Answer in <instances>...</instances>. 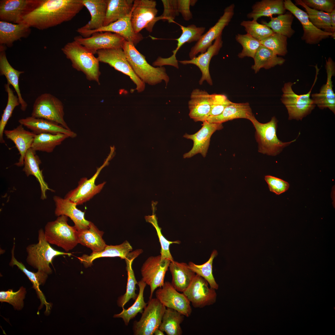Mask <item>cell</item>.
<instances>
[{
	"label": "cell",
	"instance_id": "cell-6",
	"mask_svg": "<svg viewBox=\"0 0 335 335\" xmlns=\"http://www.w3.org/2000/svg\"><path fill=\"white\" fill-rule=\"evenodd\" d=\"M27 255L26 261L28 264L38 270L44 272L48 275L52 270L50 266L54 258L59 255L70 256L71 253L60 252L55 249L45 239L44 230L38 231V242L29 244L26 248Z\"/></svg>",
	"mask_w": 335,
	"mask_h": 335
},
{
	"label": "cell",
	"instance_id": "cell-3",
	"mask_svg": "<svg viewBox=\"0 0 335 335\" xmlns=\"http://www.w3.org/2000/svg\"><path fill=\"white\" fill-rule=\"evenodd\" d=\"M248 120L255 129V137L258 145V151L261 154L275 156L285 147L295 141L297 138L287 142L280 141L276 135L278 121L275 116L266 123L259 122L253 114Z\"/></svg>",
	"mask_w": 335,
	"mask_h": 335
},
{
	"label": "cell",
	"instance_id": "cell-17",
	"mask_svg": "<svg viewBox=\"0 0 335 335\" xmlns=\"http://www.w3.org/2000/svg\"><path fill=\"white\" fill-rule=\"evenodd\" d=\"M112 153L110 152L109 156L103 164L97 168L96 172L92 177L89 179L86 177L81 178L78 182L77 187L69 192L65 198L74 202L77 205H80L89 200L94 196L100 193L103 187L105 182L96 185L95 181L102 169L108 163Z\"/></svg>",
	"mask_w": 335,
	"mask_h": 335
},
{
	"label": "cell",
	"instance_id": "cell-36",
	"mask_svg": "<svg viewBox=\"0 0 335 335\" xmlns=\"http://www.w3.org/2000/svg\"><path fill=\"white\" fill-rule=\"evenodd\" d=\"M253 115L248 103L232 102L224 109L221 114L209 116L206 121L211 123H222L237 118H243L248 120Z\"/></svg>",
	"mask_w": 335,
	"mask_h": 335
},
{
	"label": "cell",
	"instance_id": "cell-2",
	"mask_svg": "<svg viewBox=\"0 0 335 335\" xmlns=\"http://www.w3.org/2000/svg\"><path fill=\"white\" fill-rule=\"evenodd\" d=\"M122 49L134 72L144 83L154 85L164 81L167 85L169 78L164 67L150 65L131 42L125 40Z\"/></svg>",
	"mask_w": 335,
	"mask_h": 335
},
{
	"label": "cell",
	"instance_id": "cell-43",
	"mask_svg": "<svg viewBox=\"0 0 335 335\" xmlns=\"http://www.w3.org/2000/svg\"><path fill=\"white\" fill-rule=\"evenodd\" d=\"M185 316L175 310L167 308L159 328L168 335H181L183 332L180 324Z\"/></svg>",
	"mask_w": 335,
	"mask_h": 335
},
{
	"label": "cell",
	"instance_id": "cell-50",
	"mask_svg": "<svg viewBox=\"0 0 335 335\" xmlns=\"http://www.w3.org/2000/svg\"><path fill=\"white\" fill-rule=\"evenodd\" d=\"M237 42L242 46L243 49L238 54V57L243 58L245 57L254 59L255 55L261 45L260 41L257 40L248 34H237L235 37Z\"/></svg>",
	"mask_w": 335,
	"mask_h": 335
},
{
	"label": "cell",
	"instance_id": "cell-20",
	"mask_svg": "<svg viewBox=\"0 0 335 335\" xmlns=\"http://www.w3.org/2000/svg\"><path fill=\"white\" fill-rule=\"evenodd\" d=\"M109 25L94 30H83L78 28L77 32L82 37L87 38L96 32H108L118 34L123 37L126 41L136 45L143 38L140 33L134 31L131 21V14Z\"/></svg>",
	"mask_w": 335,
	"mask_h": 335
},
{
	"label": "cell",
	"instance_id": "cell-11",
	"mask_svg": "<svg viewBox=\"0 0 335 335\" xmlns=\"http://www.w3.org/2000/svg\"><path fill=\"white\" fill-rule=\"evenodd\" d=\"M96 54L99 62L108 64L116 70L129 76L136 84V89L138 92H141L144 90L145 83L134 72L122 48L100 50Z\"/></svg>",
	"mask_w": 335,
	"mask_h": 335
},
{
	"label": "cell",
	"instance_id": "cell-60",
	"mask_svg": "<svg viewBox=\"0 0 335 335\" xmlns=\"http://www.w3.org/2000/svg\"><path fill=\"white\" fill-rule=\"evenodd\" d=\"M154 334L155 335H164L163 332L158 328L156 329L154 332Z\"/></svg>",
	"mask_w": 335,
	"mask_h": 335
},
{
	"label": "cell",
	"instance_id": "cell-18",
	"mask_svg": "<svg viewBox=\"0 0 335 335\" xmlns=\"http://www.w3.org/2000/svg\"><path fill=\"white\" fill-rule=\"evenodd\" d=\"M155 296L166 307L175 310L186 317L191 315L192 310L190 302L183 293H180L173 287L171 283L164 282L163 286L156 290Z\"/></svg>",
	"mask_w": 335,
	"mask_h": 335
},
{
	"label": "cell",
	"instance_id": "cell-58",
	"mask_svg": "<svg viewBox=\"0 0 335 335\" xmlns=\"http://www.w3.org/2000/svg\"><path fill=\"white\" fill-rule=\"evenodd\" d=\"M177 6L178 12L181 13L183 19L188 21L192 18V15L190 10L191 0H177Z\"/></svg>",
	"mask_w": 335,
	"mask_h": 335
},
{
	"label": "cell",
	"instance_id": "cell-54",
	"mask_svg": "<svg viewBox=\"0 0 335 335\" xmlns=\"http://www.w3.org/2000/svg\"><path fill=\"white\" fill-rule=\"evenodd\" d=\"M232 102L223 94L211 95V109L209 116H215L221 114L224 109Z\"/></svg>",
	"mask_w": 335,
	"mask_h": 335
},
{
	"label": "cell",
	"instance_id": "cell-9",
	"mask_svg": "<svg viewBox=\"0 0 335 335\" xmlns=\"http://www.w3.org/2000/svg\"><path fill=\"white\" fill-rule=\"evenodd\" d=\"M166 309L156 298L149 299L139 320L133 323L135 335H152L159 328Z\"/></svg>",
	"mask_w": 335,
	"mask_h": 335
},
{
	"label": "cell",
	"instance_id": "cell-49",
	"mask_svg": "<svg viewBox=\"0 0 335 335\" xmlns=\"http://www.w3.org/2000/svg\"><path fill=\"white\" fill-rule=\"evenodd\" d=\"M288 38L274 33L260 41L261 45L270 50L277 55L284 56L287 53Z\"/></svg>",
	"mask_w": 335,
	"mask_h": 335
},
{
	"label": "cell",
	"instance_id": "cell-46",
	"mask_svg": "<svg viewBox=\"0 0 335 335\" xmlns=\"http://www.w3.org/2000/svg\"><path fill=\"white\" fill-rule=\"evenodd\" d=\"M295 2L296 5H300L305 8L310 20L316 27L326 32L333 33L329 13L311 9L306 5L302 0H295Z\"/></svg>",
	"mask_w": 335,
	"mask_h": 335
},
{
	"label": "cell",
	"instance_id": "cell-25",
	"mask_svg": "<svg viewBox=\"0 0 335 335\" xmlns=\"http://www.w3.org/2000/svg\"><path fill=\"white\" fill-rule=\"evenodd\" d=\"M15 241L14 239L13 245L11 251V258L9 265L12 267L14 266H16L18 269L27 277L32 283L33 288L35 289L38 298L40 301L41 304L38 310L41 309L43 306L45 305L46 307L45 313L48 314L51 310V305L46 301L45 296L39 288L40 285H43L45 284L48 278V275L40 270H38L36 272L30 271L26 268L22 262L17 261L14 255Z\"/></svg>",
	"mask_w": 335,
	"mask_h": 335
},
{
	"label": "cell",
	"instance_id": "cell-13",
	"mask_svg": "<svg viewBox=\"0 0 335 335\" xmlns=\"http://www.w3.org/2000/svg\"><path fill=\"white\" fill-rule=\"evenodd\" d=\"M284 4L286 10L292 13L300 22L303 30L301 39L306 43L316 44L330 37L335 38V33L328 32L317 28L310 20L307 13L297 7L291 0H284Z\"/></svg>",
	"mask_w": 335,
	"mask_h": 335
},
{
	"label": "cell",
	"instance_id": "cell-15",
	"mask_svg": "<svg viewBox=\"0 0 335 335\" xmlns=\"http://www.w3.org/2000/svg\"><path fill=\"white\" fill-rule=\"evenodd\" d=\"M234 4H231L224 9L223 15L215 25L203 34L196 44L192 47L189 53L191 59L196 56L199 53L206 52L212 45L213 41L222 35L224 28L227 26L234 14Z\"/></svg>",
	"mask_w": 335,
	"mask_h": 335
},
{
	"label": "cell",
	"instance_id": "cell-38",
	"mask_svg": "<svg viewBox=\"0 0 335 335\" xmlns=\"http://www.w3.org/2000/svg\"><path fill=\"white\" fill-rule=\"evenodd\" d=\"M252 8V11L248 14L247 17L256 20L263 16L284 14L286 10L283 0H262L256 2Z\"/></svg>",
	"mask_w": 335,
	"mask_h": 335
},
{
	"label": "cell",
	"instance_id": "cell-7",
	"mask_svg": "<svg viewBox=\"0 0 335 335\" xmlns=\"http://www.w3.org/2000/svg\"><path fill=\"white\" fill-rule=\"evenodd\" d=\"M68 217L61 215L56 220L48 222L44 230L45 239L49 243L60 247L67 252L78 243V231L74 226L68 224Z\"/></svg>",
	"mask_w": 335,
	"mask_h": 335
},
{
	"label": "cell",
	"instance_id": "cell-27",
	"mask_svg": "<svg viewBox=\"0 0 335 335\" xmlns=\"http://www.w3.org/2000/svg\"><path fill=\"white\" fill-rule=\"evenodd\" d=\"M18 122L36 135L43 133L52 134L60 133L66 134L72 138L77 136L76 134L71 130L67 129L57 123L43 118L31 116L20 119Z\"/></svg>",
	"mask_w": 335,
	"mask_h": 335
},
{
	"label": "cell",
	"instance_id": "cell-53",
	"mask_svg": "<svg viewBox=\"0 0 335 335\" xmlns=\"http://www.w3.org/2000/svg\"><path fill=\"white\" fill-rule=\"evenodd\" d=\"M146 219L147 221L153 225L156 230L161 247L160 256L161 258L167 259L171 261H173L174 259L170 252V245L173 243L179 244L180 243V241L178 240L170 241L165 238L162 233L161 228L158 225L155 216H153L146 217Z\"/></svg>",
	"mask_w": 335,
	"mask_h": 335
},
{
	"label": "cell",
	"instance_id": "cell-14",
	"mask_svg": "<svg viewBox=\"0 0 335 335\" xmlns=\"http://www.w3.org/2000/svg\"><path fill=\"white\" fill-rule=\"evenodd\" d=\"M182 293L196 308H202L213 305L217 300L215 289L211 287L205 279L197 274L189 287Z\"/></svg>",
	"mask_w": 335,
	"mask_h": 335
},
{
	"label": "cell",
	"instance_id": "cell-26",
	"mask_svg": "<svg viewBox=\"0 0 335 335\" xmlns=\"http://www.w3.org/2000/svg\"><path fill=\"white\" fill-rule=\"evenodd\" d=\"M53 200L56 205L55 213L56 216L64 215L69 217L74 222L78 231L88 227L90 221L85 219V212L78 209L76 203L69 199L57 196H54Z\"/></svg>",
	"mask_w": 335,
	"mask_h": 335
},
{
	"label": "cell",
	"instance_id": "cell-32",
	"mask_svg": "<svg viewBox=\"0 0 335 335\" xmlns=\"http://www.w3.org/2000/svg\"><path fill=\"white\" fill-rule=\"evenodd\" d=\"M30 28L24 23L13 24L0 21V45L11 47L15 42L28 37Z\"/></svg>",
	"mask_w": 335,
	"mask_h": 335
},
{
	"label": "cell",
	"instance_id": "cell-30",
	"mask_svg": "<svg viewBox=\"0 0 335 335\" xmlns=\"http://www.w3.org/2000/svg\"><path fill=\"white\" fill-rule=\"evenodd\" d=\"M6 46H0V74L4 76L7 83L12 85L17 93L20 105V109L25 111L27 109L28 105L23 98L19 86V77L24 72L15 69L10 64L7 57L5 50Z\"/></svg>",
	"mask_w": 335,
	"mask_h": 335
},
{
	"label": "cell",
	"instance_id": "cell-12",
	"mask_svg": "<svg viewBox=\"0 0 335 335\" xmlns=\"http://www.w3.org/2000/svg\"><path fill=\"white\" fill-rule=\"evenodd\" d=\"M171 262L168 259H162L159 255L149 257L142 266V279L150 288V299L152 298L155 290L163 285L165 275Z\"/></svg>",
	"mask_w": 335,
	"mask_h": 335
},
{
	"label": "cell",
	"instance_id": "cell-48",
	"mask_svg": "<svg viewBox=\"0 0 335 335\" xmlns=\"http://www.w3.org/2000/svg\"><path fill=\"white\" fill-rule=\"evenodd\" d=\"M10 85L8 83L4 85L5 91L7 94L8 98L6 106L3 111L0 121V142L2 144L5 143L3 135L7 123L11 117L15 108L20 105L17 96L14 94Z\"/></svg>",
	"mask_w": 335,
	"mask_h": 335
},
{
	"label": "cell",
	"instance_id": "cell-51",
	"mask_svg": "<svg viewBox=\"0 0 335 335\" xmlns=\"http://www.w3.org/2000/svg\"><path fill=\"white\" fill-rule=\"evenodd\" d=\"M240 25L244 28L247 34L260 41L274 33L270 28L256 20H243Z\"/></svg>",
	"mask_w": 335,
	"mask_h": 335
},
{
	"label": "cell",
	"instance_id": "cell-56",
	"mask_svg": "<svg viewBox=\"0 0 335 335\" xmlns=\"http://www.w3.org/2000/svg\"><path fill=\"white\" fill-rule=\"evenodd\" d=\"M163 6V11L160 17L161 20H167L169 23L173 22L176 16H178V12L177 0H162Z\"/></svg>",
	"mask_w": 335,
	"mask_h": 335
},
{
	"label": "cell",
	"instance_id": "cell-19",
	"mask_svg": "<svg viewBox=\"0 0 335 335\" xmlns=\"http://www.w3.org/2000/svg\"><path fill=\"white\" fill-rule=\"evenodd\" d=\"M74 40L95 54L100 50L122 48L126 40L118 34L106 32L95 33L87 38L81 35L76 36Z\"/></svg>",
	"mask_w": 335,
	"mask_h": 335
},
{
	"label": "cell",
	"instance_id": "cell-5",
	"mask_svg": "<svg viewBox=\"0 0 335 335\" xmlns=\"http://www.w3.org/2000/svg\"><path fill=\"white\" fill-rule=\"evenodd\" d=\"M316 75L314 83L310 90L307 93L298 95L293 91L292 87L296 83H285L282 88L283 94L281 99L282 102L286 107L289 120H302L310 114L316 105L310 98L311 92L317 79L319 69L315 66Z\"/></svg>",
	"mask_w": 335,
	"mask_h": 335
},
{
	"label": "cell",
	"instance_id": "cell-47",
	"mask_svg": "<svg viewBox=\"0 0 335 335\" xmlns=\"http://www.w3.org/2000/svg\"><path fill=\"white\" fill-rule=\"evenodd\" d=\"M218 254L216 250H214L211 253L209 260L206 262L200 265H196L192 262L188 264L189 268L197 274L204 278L208 283L210 286L218 289V284L216 282L212 274V263L213 259Z\"/></svg>",
	"mask_w": 335,
	"mask_h": 335
},
{
	"label": "cell",
	"instance_id": "cell-55",
	"mask_svg": "<svg viewBox=\"0 0 335 335\" xmlns=\"http://www.w3.org/2000/svg\"><path fill=\"white\" fill-rule=\"evenodd\" d=\"M265 179L270 191L277 195L285 192L289 187V184L287 182L275 176L267 175L265 176Z\"/></svg>",
	"mask_w": 335,
	"mask_h": 335
},
{
	"label": "cell",
	"instance_id": "cell-44",
	"mask_svg": "<svg viewBox=\"0 0 335 335\" xmlns=\"http://www.w3.org/2000/svg\"><path fill=\"white\" fill-rule=\"evenodd\" d=\"M137 284L139 288V293L133 304L127 309L123 308L120 313L114 316V318H122L126 325H127L130 320L135 318L138 313L142 314L147 304L144 301L143 296L146 284L141 279L138 282Z\"/></svg>",
	"mask_w": 335,
	"mask_h": 335
},
{
	"label": "cell",
	"instance_id": "cell-22",
	"mask_svg": "<svg viewBox=\"0 0 335 335\" xmlns=\"http://www.w3.org/2000/svg\"><path fill=\"white\" fill-rule=\"evenodd\" d=\"M325 67L327 74L326 83L322 86L319 93L311 94V99L319 109L328 108L335 114V94L333 89L332 78L335 75V66L334 61L330 57L326 60Z\"/></svg>",
	"mask_w": 335,
	"mask_h": 335
},
{
	"label": "cell",
	"instance_id": "cell-16",
	"mask_svg": "<svg viewBox=\"0 0 335 335\" xmlns=\"http://www.w3.org/2000/svg\"><path fill=\"white\" fill-rule=\"evenodd\" d=\"M42 1L0 0V21L13 24L22 23L23 17L36 8Z\"/></svg>",
	"mask_w": 335,
	"mask_h": 335
},
{
	"label": "cell",
	"instance_id": "cell-8",
	"mask_svg": "<svg viewBox=\"0 0 335 335\" xmlns=\"http://www.w3.org/2000/svg\"><path fill=\"white\" fill-rule=\"evenodd\" d=\"M31 116L46 119L71 130L64 118V107L62 102L49 93H44L35 100Z\"/></svg>",
	"mask_w": 335,
	"mask_h": 335
},
{
	"label": "cell",
	"instance_id": "cell-29",
	"mask_svg": "<svg viewBox=\"0 0 335 335\" xmlns=\"http://www.w3.org/2000/svg\"><path fill=\"white\" fill-rule=\"evenodd\" d=\"M20 124L11 130H4V134L7 138L15 144L20 155L19 161L15 163L18 167L24 165L25 156L27 151L31 148L36 134L26 130Z\"/></svg>",
	"mask_w": 335,
	"mask_h": 335
},
{
	"label": "cell",
	"instance_id": "cell-1",
	"mask_svg": "<svg viewBox=\"0 0 335 335\" xmlns=\"http://www.w3.org/2000/svg\"><path fill=\"white\" fill-rule=\"evenodd\" d=\"M84 7L82 0H42L22 23L44 30L71 20Z\"/></svg>",
	"mask_w": 335,
	"mask_h": 335
},
{
	"label": "cell",
	"instance_id": "cell-31",
	"mask_svg": "<svg viewBox=\"0 0 335 335\" xmlns=\"http://www.w3.org/2000/svg\"><path fill=\"white\" fill-rule=\"evenodd\" d=\"M132 250V246L126 240L119 245H107L101 252H92L90 255L85 254L78 258L87 268L91 266L93 261L100 257H119L125 260Z\"/></svg>",
	"mask_w": 335,
	"mask_h": 335
},
{
	"label": "cell",
	"instance_id": "cell-42",
	"mask_svg": "<svg viewBox=\"0 0 335 335\" xmlns=\"http://www.w3.org/2000/svg\"><path fill=\"white\" fill-rule=\"evenodd\" d=\"M69 136L67 135L60 133H43L36 135L31 148L35 151L50 153L53 151L56 146L61 144Z\"/></svg>",
	"mask_w": 335,
	"mask_h": 335
},
{
	"label": "cell",
	"instance_id": "cell-45",
	"mask_svg": "<svg viewBox=\"0 0 335 335\" xmlns=\"http://www.w3.org/2000/svg\"><path fill=\"white\" fill-rule=\"evenodd\" d=\"M293 18V15L289 11L276 17L271 18L268 22L262 21L261 23L271 29L274 33L290 38L295 33V31L292 28Z\"/></svg>",
	"mask_w": 335,
	"mask_h": 335
},
{
	"label": "cell",
	"instance_id": "cell-35",
	"mask_svg": "<svg viewBox=\"0 0 335 335\" xmlns=\"http://www.w3.org/2000/svg\"><path fill=\"white\" fill-rule=\"evenodd\" d=\"M83 4L89 12L91 20L79 28L83 30H94L103 26L107 7V0H82Z\"/></svg>",
	"mask_w": 335,
	"mask_h": 335
},
{
	"label": "cell",
	"instance_id": "cell-37",
	"mask_svg": "<svg viewBox=\"0 0 335 335\" xmlns=\"http://www.w3.org/2000/svg\"><path fill=\"white\" fill-rule=\"evenodd\" d=\"M142 252V249H138L130 252L125 259L127 274L126 290L124 294L119 297L117 301L118 306L123 308L130 299H132L135 301L137 297L138 294L136 293L135 292L137 290L136 285L138 284V282L132 269V264L134 259Z\"/></svg>",
	"mask_w": 335,
	"mask_h": 335
},
{
	"label": "cell",
	"instance_id": "cell-33",
	"mask_svg": "<svg viewBox=\"0 0 335 335\" xmlns=\"http://www.w3.org/2000/svg\"><path fill=\"white\" fill-rule=\"evenodd\" d=\"M36 151L31 148L25 153L24 160V167L23 170L27 176L32 175L34 176L39 183L41 190V199L44 200L47 198L46 193L47 190L51 191L47 183L45 181L40 170L39 165L41 162L39 157L36 154Z\"/></svg>",
	"mask_w": 335,
	"mask_h": 335
},
{
	"label": "cell",
	"instance_id": "cell-10",
	"mask_svg": "<svg viewBox=\"0 0 335 335\" xmlns=\"http://www.w3.org/2000/svg\"><path fill=\"white\" fill-rule=\"evenodd\" d=\"M156 2L153 0H135L131 16V21L133 28L136 33H139L145 28L151 32L155 24L160 20L156 17L158 11Z\"/></svg>",
	"mask_w": 335,
	"mask_h": 335
},
{
	"label": "cell",
	"instance_id": "cell-57",
	"mask_svg": "<svg viewBox=\"0 0 335 335\" xmlns=\"http://www.w3.org/2000/svg\"><path fill=\"white\" fill-rule=\"evenodd\" d=\"M309 7L319 11L330 13L334 10V0H302Z\"/></svg>",
	"mask_w": 335,
	"mask_h": 335
},
{
	"label": "cell",
	"instance_id": "cell-52",
	"mask_svg": "<svg viewBox=\"0 0 335 335\" xmlns=\"http://www.w3.org/2000/svg\"><path fill=\"white\" fill-rule=\"evenodd\" d=\"M26 289L22 286L16 292L9 289L7 291L0 292V301L7 302L12 305L14 309L20 310L24 306V300L25 298Z\"/></svg>",
	"mask_w": 335,
	"mask_h": 335
},
{
	"label": "cell",
	"instance_id": "cell-59",
	"mask_svg": "<svg viewBox=\"0 0 335 335\" xmlns=\"http://www.w3.org/2000/svg\"><path fill=\"white\" fill-rule=\"evenodd\" d=\"M330 18L331 25L333 32H335V9L329 13Z\"/></svg>",
	"mask_w": 335,
	"mask_h": 335
},
{
	"label": "cell",
	"instance_id": "cell-23",
	"mask_svg": "<svg viewBox=\"0 0 335 335\" xmlns=\"http://www.w3.org/2000/svg\"><path fill=\"white\" fill-rule=\"evenodd\" d=\"M223 41L222 35L217 38L212 44L204 53H201L198 56L189 60L179 61L181 64L184 65L191 64L197 66L200 70L202 75L199 83L202 85L205 81L210 85L212 84L209 71V65L212 58L217 55L222 47Z\"/></svg>",
	"mask_w": 335,
	"mask_h": 335
},
{
	"label": "cell",
	"instance_id": "cell-28",
	"mask_svg": "<svg viewBox=\"0 0 335 335\" xmlns=\"http://www.w3.org/2000/svg\"><path fill=\"white\" fill-rule=\"evenodd\" d=\"M179 25L182 30V34L178 38L176 39L177 42L176 47L173 51V55L169 57L166 58H159L158 63L161 66L170 65L178 68V61L176 57L178 50L185 43L197 42L203 35L205 29L204 27H197L194 24L186 27L180 25Z\"/></svg>",
	"mask_w": 335,
	"mask_h": 335
},
{
	"label": "cell",
	"instance_id": "cell-21",
	"mask_svg": "<svg viewBox=\"0 0 335 335\" xmlns=\"http://www.w3.org/2000/svg\"><path fill=\"white\" fill-rule=\"evenodd\" d=\"M202 128L193 134L185 133L183 137L193 141V145L192 149L183 155L184 158H191L198 154H201L205 157L209 148L211 137L216 131L223 128L222 123H211L207 121L203 122Z\"/></svg>",
	"mask_w": 335,
	"mask_h": 335
},
{
	"label": "cell",
	"instance_id": "cell-41",
	"mask_svg": "<svg viewBox=\"0 0 335 335\" xmlns=\"http://www.w3.org/2000/svg\"><path fill=\"white\" fill-rule=\"evenodd\" d=\"M254 64L252 68L256 73L264 68L270 69L277 65H281L285 61L283 58L278 57L272 51L261 45L254 58Z\"/></svg>",
	"mask_w": 335,
	"mask_h": 335
},
{
	"label": "cell",
	"instance_id": "cell-39",
	"mask_svg": "<svg viewBox=\"0 0 335 335\" xmlns=\"http://www.w3.org/2000/svg\"><path fill=\"white\" fill-rule=\"evenodd\" d=\"M78 232V243L90 248L92 252H101L107 245L102 238L104 232L91 221L88 228Z\"/></svg>",
	"mask_w": 335,
	"mask_h": 335
},
{
	"label": "cell",
	"instance_id": "cell-34",
	"mask_svg": "<svg viewBox=\"0 0 335 335\" xmlns=\"http://www.w3.org/2000/svg\"><path fill=\"white\" fill-rule=\"evenodd\" d=\"M169 269L172 277L171 283L178 292L183 293L189 287L196 274L184 262L171 261Z\"/></svg>",
	"mask_w": 335,
	"mask_h": 335
},
{
	"label": "cell",
	"instance_id": "cell-40",
	"mask_svg": "<svg viewBox=\"0 0 335 335\" xmlns=\"http://www.w3.org/2000/svg\"><path fill=\"white\" fill-rule=\"evenodd\" d=\"M133 0H107L106 15L103 26H106L129 14Z\"/></svg>",
	"mask_w": 335,
	"mask_h": 335
},
{
	"label": "cell",
	"instance_id": "cell-4",
	"mask_svg": "<svg viewBox=\"0 0 335 335\" xmlns=\"http://www.w3.org/2000/svg\"><path fill=\"white\" fill-rule=\"evenodd\" d=\"M61 50L74 68L83 72L88 80L99 83V61L89 50L74 40L66 44Z\"/></svg>",
	"mask_w": 335,
	"mask_h": 335
},
{
	"label": "cell",
	"instance_id": "cell-24",
	"mask_svg": "<svg viewBox=\"0 0 335 335\" xmlns=\"http://www.w3.org/2000/svg\"><path fill=\"white\" fill-rule=\"evenodd\" d=\"M188 107L189 116L194 121H206L209 116L211 95L205 91L194 89L191 93Z\"/></svg>",
	"mask_w": 335,
	"mask_h": 335
},
{
	"label": "cell",
	"instance_id": "cell-61",
	"mask_svg": "<svg viewBox=\"0 0 335 335\" xmlns=\"http://www.w3.org/2000/svg\"><path fill=\"white\" fill-rule=\"evenodd\" d=\"M197 2V0H191V6H194Z\"/></svg>",
	"mask_w": 335,
	"mask_h": 335
}]
</instances>
